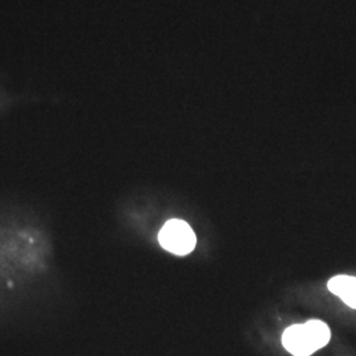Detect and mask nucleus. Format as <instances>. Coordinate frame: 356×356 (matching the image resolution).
Instances as JSON below:
<instances>
[{
  "label": "nucleus",
  "instance_id": "nucleus-1",
  "mask_svg": "<svg viewBox=\"0 0 356 356\" xmlns=\"http://www.w3.org/2000/svg\"><path fill=\"white\" fill-rule=\"evenodd\" d=\"M329 326L322 321H309L284 331L282 344L294 356H310L330 342Z\"/></svg>",
  "mask_w": 356,
  "mask_h": 356
},
{
  "label": "nucleus",
  "instance_id": "nucleus-3",
  "mask_svg": "<svg viewBox=\"0 0 356 356\" xmlns=\"http://www.w3.org/2000/svg\"><path fill=\"white\" fill-rule=\"evenodd\" d=\"M327 288L331 293L341 297L346 305L356 309V277L346 275L335 276L329 281Z\"/></svg>",
  "mask_w": 356,
  "mask_h": 356
},
{
  "label": "nucleus",
  "instance_id": "nucleus-2",
  "mask_svg": "<svg viewBox=\"0 0 356 356\" xmlns=\"http://www.w3.org/2000/svg\"><path fill=\"white\" fill-rule=\"evenodd\" d=\"M159 242L166 251L178 256H185L195 248L197 238L186 222L172 219L166 222L160 231Z\"/></svg>",
  "mask_w": 356,
  "mask_h": 356
}]
</instances>
